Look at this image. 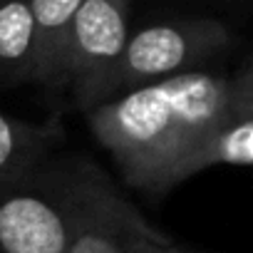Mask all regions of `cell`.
I'll use <instances>...</instances> for the list:
<instances>
[{
    "label": "cell",
    "instance_id": "6da1fadb",
    "mask_svg": "<svg viewBox=\"0 0 253 253\" xmlns=\"http://www.w3.org/2000/svg\"><path fill=\"white\" fill-rule=\"evenodd\" d=\"M246 107H253L248 62L233 75L209 70L174 75L107 99L84 117L124 181L144 194L164 196L206 171L209 139Z\"/></svg>",
    "mask_w": 253,
    "mask_h": 253
},
{
    "label": "cell",
    "instance_id": "7a4b0ae2",
    "mask_svg": "<svg viewBox=\"0 0 253 253\" xmlns=\"http://www.w3.org/2000/svg\"><path fill=\"white\" fill-rule=\"evenodd\" d=\"M92 162L52 157L30 174L0 179V253H67Z\"/></svg>",
    "mask_w": 253,
    "mask_h": 253
},
{
    "label": "cell",
    "instance_id": "3957f363",
    "mask_svg": "<svg viewBox=\"0 0 253 253\" xmlns=\"http://www.w3.org/2000/svg\"><path fill=\"white\" fill-rule=\"evenodd\" d=\"M233 45L231 30L213 18H179L129 33L122 55L77 107L82 114L137 87L201 70Z\"/></svg>",
    "mask_w": 253,
    "mask_h": 253
},
{
    "label": "cell",
    "instance_id": "277c9868",
    "mask_svg": "<svg viewBox=\"0 0 253 253\" xmlns=\"http://www.w3.org/2000/svg\"><path fill=\"white\" fill-rule=\"evenodd\" d=\"M132 0H82L60 45L50 82L70 87L80 107L129 40Z\"/></svg>",
    "mask_w": 253,
    "mask_h": 253
},
{
    "label": "cell",
    "instance_id": "5b68a950",
    "mask_svg": "<svg viewBox=\"0 0 253 253\" xmlns=\"http://www.w3.org/2000/svg\"><path fill=\"white\" fill-rule=\"evenodd\" d=\"M159 233L92 164L77 201L67 253H129L137 243Z\"/></svg>",
    "mask_w": 253,
    "mask_h": 253
},
{
    "label": "cell",
    "instance_id": "8992f818",
    "mask_svg": "<svg viewBox=\"0 0 253 253\" xmlns=\"http://www.w3.org/2000/svg\"><path fill=\"white\" fill-rule=\"evenodd\" d=\"M65 139L60 119L30 122L0 112V179H15L35 171L55 157Z\"/></svg>",
    "mask_w": 253,
    "mask_h": 253
},
{
    "label": "cell",
    "instance_id": "52a82bcc",
    "mask_svg": "<svg viewBox=\"0 0 253 253\" xmlns=\"http://www.w3.org/2000/svg\"><path fill=\"white\" fill-rule=\"evenodd\" d=\"M38 28L28 0H0V87L38 82Z\"/></svg>",
    "mask_w": 253,
    "mask_h": 253
},
{
    "label": "cell",
    "instance_id": "ba28073f",
    "mask_svg": "<svg viewBox=\"0 0 253 253\" xmlns=\"http://www.w3.org/2000/svg\"><path fill=\"white\" fill-rule=\"evenodd\" d=\"M35 28H38V55H40V72L38 82L47 84L60 45L65 40V33L82 5V0H28Z\"/></svg>",
    "mask_w": 253,
    "mask_h": 253
},
{
    "label": "cell",
    "instance_id": "9c48e42d",
    "mask_svg": "<svg viewBox=\"0 0 253 253\" xmlns=\"http://www.w3.org/2000/svg\"><path fill=\"white\" fill-rule=\"evenodd\" d=\"M129 253H184V248L174 238H169L167 233H159L154 238H147V241L137 243Z\"/></svg>",
    "mask_w": 253,
    "mask_h": 253
},
{
    "label": "cell",
    "instance_id": "30bf717a",
    "mask_svg": "<svg viewBox=\"0 0 253 253\" xmlns=\"http://www.w3.org/2000/svg\"><path fill=\"white\" fill-rule=\"evenodd\" d=\"M184 253H196V251H186V248H184Z\"/></svg>",
    "mask_w": 253,
    "mask_h": 253
}]
</instances>
